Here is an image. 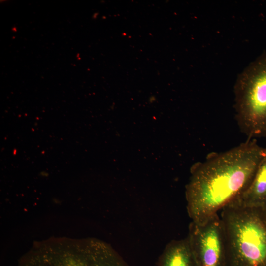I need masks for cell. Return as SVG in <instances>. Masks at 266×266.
<instances>
[{
  "instance_id": "obj_4",
  "label": "cell",
  "mask_w": 266,
  "mask_h": 266,
  "mask_svg": "<svg viewBox=\"0 0 266 266\" xmlns=\"http://www.w3.org/2000/svg\"><path fill=\"white\" fill-rule=\"evenodd\" d=\"M113 256L108 244L96 239L52 240L33 248L18 266H110Z\"/></svg>"
},
{
  "instance_id": "obj_5",
  "label": "cell",
  "mask_w": 266,
  "mask_h": 266,
  "mask_svg": "<svg viewBox=\"0 0 266 266\" xmlns=\"http://www.w3.org/2000/svg\"><path fill=\"white\" fill-rule=\"evenodd\" d=\"M197 266H227L224 232L219 214L206 222H191L187 237Z\"/></svg>"
},
{
  "instance_id": "obj_7",
  "label": "cell",
  "mask_w": 266,
  "mask_h": 266,
  "mask_svg": "<svg viewBox=\"0 0 266 266\" xmlns=\"http://www.w3.org/2000/svg\"><path fill=\"white\" fill-rule=\"evenodd\" d=\"M162 266H197L187 238L173 240L165 248Z\"/></svg>"
},
{
  "instance_id": "obj_2",
  "label": "cell",
  "mask_w": 266,
  "mask_h": 266,
  "mask_svg": "<svg viewBox=\"0 0 266 266\" xmlns=\"http://www.w3.org/2000/svg\"><path fill=\"white\" fill-rule=\"evenodd\" d=\"M258 208L230 204L219 214L227 266H266V223Z\"/></svg>"
},
{
  "instance_id": "obj_6",
  "label": "cell",
  "mask_w": 266,
  "mask_h": 266,
  "mask_svg": "<svg viewBox=\"0 0 266 266\" xmlns=\"http://www.w3.org/2000/svg\"><path fill=\"white\" fill-rule=\"evenodd\" d=\"M265 203H266V153L250 185L242 195L230 204L259 208L262 204Z\"/></svg>"
},
{
  "instance_id": "obj_1",
  "label": "cell",
  "mask_w": 266,
  "mask_h": 266,
  "mask_svg": "<svg viewBox=\"0 0 266 266\" xmlns=\"http://www.w3.org/2000/svg\"><path fill=\"white\" fill-rule=\"evenodd\" d=\"M266 153L255 139L212 154L194 170L186 193L191 221L203 223L236 200L251 184Z\"/></svg>"
},
{
  "instance_id": "obj_3",
  "label": "cell",
  "mask_w": 266,
  "mask_h": 266,
  "mask_svg": "<svg viewBox=\"0 0 266 266\" xmlns=\"http://www.w3.org/2000/svg\"><path fill=\"white\" fill-rule=\"evenodd\" d=\"M238 126L249 139L266 136V53L238 76L234 88Z\"/></svg>"
}]
</instances>
